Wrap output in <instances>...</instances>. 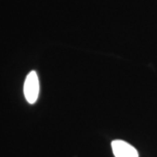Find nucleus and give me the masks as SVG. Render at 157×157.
Listing matches in <instances>:
<instances>
[{
	"instance_id": "2",
	"label": "nucleus",
	"mask_w": 157,
	"mask_h": 157,
	"mask_svg": "<svg viewBox=\"0 0 157 157\" xmlns=\"http://www.w3.org/2000/svg\"><path fill=\"white\" fill-rule=\"evenodd\" d=\"M111 146L115 157H139L138 151L135 147L124 140H113Z\"/></svg>"
},
{
	"instance_id": "1",
	"label": "nucleus",
	"mask_w": 157,
	"mask_h": 157,
	"mask_svg": "<svg viewBox=\"0 0 157 157\" xmlns=\"http://www.w3.org/2000/svg\"><path fill=\"white\" fill-rule=\"evenodd\" d=\"M39 82L37 73L32 71L26 76L24 85V94L25 100L30 104H34L39 97Z\"/></svg>"
}]
</instances>
